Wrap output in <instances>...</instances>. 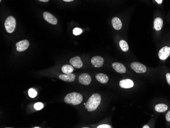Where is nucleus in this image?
Returning a JSON list of instances; mask_svg holds the SVG:
<instances>
[{
	"label": "nucleus",
	"mask_w": 170,
	"mask_h": 128,
	"mask_svg": "<svg viewBox=\"0 0 170 128\" xmlns=\"http://www.w3.org/2000/svg\"><path fill=\"white\" fill-rule=\"evenodd\" d=\"M29 96L30 98H35L37 95V92L36 91L33 89V88H30L28 91Z\"/></svg>",
	"instance_id": "20"
},
{
	"label": "nucleus",
	"mask_w": 170,
	"mask_h": 128,
	"mask_svg": "<svg viewBox=\"0 0 170 128\" xmlns=\"http://www.w3.org/2000/svg\"><path fill=\"white\" fill-rule=\"evenodd\" d=\"M166 79L167 80V82L170 85V73H167L166 74Z\"/></svg>",
	"instance_id": "25"
},
{
	"label": "nucleus",
	"mask_w": 170,
	"mask_h": 128,
	"mask_svg": "<svg viewBox=\"0 0 170 128\" xmlns=\"http://www.w3.org/2000/svg\"><path fill=\"white\" fill-rule=\"evenodd\" d=\"M154 28L156 31H160L162 28L163 20L160 17H157L154 20Z\"/></svg>",
	"instance_id": "16"
},
{
	"label": "nucleus",
	"mask_w": 170,
	"mask_h": 128,
	"mask_svg": "<svg viewBox=\"0 0 170 128\" xmlns=\"http://www.w3.org/2000/svg\"><path fill=\"white\" fill-rule=\"evenodd\" d=\"M79 83L84 85H88L91 82V77L88 73H82L79 78Z\"/></svg>",
	"instance_id": "7"
},
{
	"label": "nucleus",
	"mask_w": 170,
	"mask_h": 128,
	"mask_svg": "<svg viewBox=\"0 0 170 128\" xmlns=\"http://www.w3.org/2000/svg\"><path fill=\"white\" fill-rule=\"evenodd\" d=\"M166 120L169 122H170V111H169L167 113L166 115Z\"/></svg>",
	"instance_id": "24"
},
{
	"label": "nucleus",
	"mask_w": 170,
	"mask_h": 128,
	"mask_svg": "<svg viewBox=\"0 0 170 128\" xmlns=\"http://www.w3.org/2000/svg\"><path fill=\"white\" fill-rule=\"evenodd\" d=\"M130 67L132 69H133L134 71H136L137 73H144L147 71L146 66L142 63L138 62H132L130 64Z\"/></svg>",
	"instance_id": "4"
},
{
	"label": "nucleus",
	"mask_w": 170,
	"mask_h": 128,
	"mask_svg": "<svg viewBox=\"0 0 170 128\" xmlns=\"http://www.w3.org/2000/svg\"><path fill=\"white\" fill-rule=\"evenodd\" d=\"M101 96L98 94H94L89 98L86 104H85V108L88 111H93L96 110L101 102Z\"/></svg>",
	"instance_id": "1"
},
{
	"label": "nucleus",
	"mask_w": 170,
	"mask_h": 128,
	"mask_svg": "<svg viewBox=\"0 0 170 128\" xmlns=\"http://www.w3.org/2000/svg\"><path fill=\"white\" fill-rule=\"evenodd\" d=\"M97 128H111V126L107 125H102L97 127Z\"/></svg>",
	"instance_id": "23"
},
{
	"label": "nucleus",
	"mask_w": 170,
	"mask_h": 128,
	"mask_svg": "<svg viewBox=\"0 0 170 128\" xmlns=\"http://www.w3.org/2000/svg\"><path fill=\"white\" fill-rule=\"evenodd\" d=\"M63 1H64V2H71V1H73L74 0H63Z\"/></svg>",
	"instance_id": "28"
},
{
	"label": "nucleus",
	"mask_w": 170,
	"mask_h": 128,
	"mask_svg": "<svg viewBox=\"0 0 170 128\" xmlns=\"http://www.w3.org/2000/svg\"><path fill=\"white\" fill-rule=\"evenodd\" d=\"M119 85L123 88H130L134 86V82L130 79L122 80L120 81Z\"/></svg>",
	"instance_id": "12"
},
{
	"label": "nucleus",
	"mask_w": 170,
	"mask_h": 128,
	"mask_svg": "<svg viewBox=\"0 0 170 128\" xmlns=\"http://www.w3.org/2000/svg\"><path fill=\"white\" fill-rule=\"evenodd\" d=\"M112 67L116 71L120 73H125L126 71L125 66L119 62H114L112 64Z\"/></svg>",
	"instance_id": "11"
},
{
	"label": "nucleus",
	"mask_w": 170,
	"mask_h": 128,
	"mask_svg": "<svg viewBox=\"0 0 170 128\" xmlns=\"http://www.w3.org/2000/svg\"><path fill=\"white\" fill-rule=\"evenodd\" d=\"M143 128H150V127H149V126H147V125H145V126H143Z\"/></svg>",
	"instance_id": "29"
},
{
	"label": "nucleus",
	"mask_w": 170,
	"mask_h": 128,
	"mask_svg": "<svg viewBox=\"0 0 170 128\" xmlns=\"http://www.w3.org/2000/svg\"><path fill=\"white\" fill-rule=\"evenodd\" d=\"M111 23H112V25L113 26L115 30H119L121 29L122 24L121 21L118 17H114L111 20Z\"/></svg>",
	"instance_id": "14"
},
{
	"label": "nucleus",
	"mask_w": 170,
	"mask_h": 128,
	"mask_svg": "<svg viewBox=\"0 0 170 128\" xmlns=\"http://www.w3.org/2000/svg\"><path fill=\"white\" fill-rule=\"evenodd\" d=\"M91 62L95 67H101L104 63V59L100 56H94L92 58Z\"/></svg>",
	"instance_id": "10"
},
{
	"label": "nucleus",
	"mask_w": 170,
	"mask_h": 128,
	"mask_svg": "<svg viewBox=\"0 0 170 128\" xmlns=\"http://www.w3.org/2000/svg\"><path fill=\"white\" fill-rule=\"evenodd\" d=\"M83 96L81 94L77 92H72L68 94L64 98V101L67 104L77 105L83 101Z\"/></svg>",
	"instance_id": "2"
},
{
	"label": "nucleus",
	"mask_w": 170,
	"mask_h": 128,
	"mask_svg": "<svg viewBox=\"0 0 170 128\" xmlns=\"http://www.w3.org/2000/svg\"><path fill=\"white\" fill-rule=\"evenodd\" d=\"M83 32V30L82 29L79 28H75L73 30V34L75 35H79L81 34Z\"/></svg>",
	"instance_id": "22"
},
{
	"label": "nucleus",
	"mask_w": 170,
	"mask_h": 128,
	"mask_svg": "<svg viewBox=\"0 0 170 128\" xmlns=\"http://www.w3.org/2000/svg\"><path fill=\"white\" fill-rule=\"evenodd\" d=\"M4 25L7 32L9 33H12L14 32L16 27L15 19L13 16H9L6 18Z\"/></svg>",
	"instance_id": "3"
},
{
	"label": "nucleus",
	"mask_w": 170,
	"mask_h": 128,
	"mask_svg": "<svg viewBox=\"0 0 170 128\" xmlns=\"http://www.w3.org/2000/svg\"><path fill=\"white\" fill-rule=\"evenodd\" d=\"M2 1V0H0V2H1Z\"/></svg>",
	"instance_id": "31"
},
{
	"label": "nucleus",
	"mask_w": 170,
	"mask_h": 128,
	"mask_svg": "<svg viewBox=\"0 0 170 128\" xmlns=\"http://www.w3.org/2000/svg\"><path fill=\"white\" fill-rule=\"evenodd\" d=\"M156 2L158 3V4H160L162 3V0H155Z\"/></svg>",
	"instance_id": "26"
},
{
	"label": "nucleus",
	"mask_w": 170,
	"mask_h": 128,
	"mask_svg": "<svg viewBox=\"0 0 170 128\" xmlns=\"http://www.w3.org/2000/svg\"><path fill=\"white\" fill-rule=\"evenodd\" d=\"M168 106L166 104H159L156 105L155 107V110L157 112H164L168 110Z\"/></svg>",
	"instance_id": "17"
},
{
	"label": "nucleus",
	"mask_w": 170,
	"mask_h": 128,
	"mask_svg": "<svg viewBox=\"0 0 170 128\" xmlns=\"http://www.w3.org/2000/svg\"><path fill=\"white\" fill-rule=\"evenodd\" d=\"M96 79L102 84H105L109 81V77L103 73H98L96 75Z\"/></svg>",
	"instance_id": "15"
},
{
	"label": "nucleus",
	"mask_w": 170,
	"mask_h": 128,
	"mask_svg": "<svg viewBox=\"0 0 170 128\" xmlns=\"http://www.w3.org/2000/svg\"><path fill=\"white\" fill-rule=\"evenodd\" d=\"M34 128H40V127H34Z\"/></svg>",
	"instance_id": "30"
},
{
	"label": "nucleus",
	"mask_w": 170,
	"mask_h": 128,
	"mask_svg": "<svg viewBox=\"0 0 170 128\" xmlns=\"http://www.w3.org/2000/svg\"><path fill=\"white\" fill-rule=\"evenodd\" d=\"M43 107H44L43 104L40 102L36 103V104H35L34 106L35 109H36V110H41L43 108Z\"/></svg>",
	"instance_id": "21"
},
{
	"label": "nucleus",
	"mask_w": 170,
	"mask_h": 128,
	"mask_svg": "<svg viewBox=\"0 0 170 128\" xmlns=\"http://www.w3.org/2000/svg\"><path fill=\"white\" fill-rule=\"evenodd\" d=\"M61 69H62V71L63 73H65V74L72 73L74 70L73 66L70 65H64L62 67Z\"/></svg>",
	"instance_id": "18"
},
{
	"label": "nucleus",
	"mask_w": 170,
	"mask_h": 128,
	"mask_svg": "<svg viewBox=\"0 0 170 128\" xmlns=\"http://www.w3.org/2000/svg\"><path fill=\"white\" fill-rule=\"evenodd\" d=\"M30 43L28 40H23L16 43V50L18 52H23L26 50L29 47Z\"/></svg>",
	"instance_id": "6"
},
{
	"label": "nucleus",
	"mask_w": 170,
	"mask_h": 128,
	"mask_svg": "<svg viewBox=\"0 0 170 128\" xmlns=\"http://www.w3.org/2000/svg\"><path fill=\"white\" fill-rule=\"evenodd\" d=\"M69 62L72 65L73 67H75L77 69H80L82 67L83 65V62L82 61L81 58L78 56L73 57L69 60Z\"/></svg>",
	"instance_id": "9"
},
{
	"label": "nucleus",
	"mask_w": 170,
	"mask_h": 128,
	"mask_svg": "<svg viewBox=\"0 0 170 128\" xmlns=\"http://www.w3.org/2000/svg\"><path fill=\"white\" fill-rule=\"evenodd\" d=\"M170 55V48L168 47H163L160 49L158 53V57L162 60H164L168 58Z\"/></svg>",
	"instance_id": "5"
},
{
	"label": "nucleus",
	"mask_w": 170,
	"mask_h": 128,
	"mask_svg": "<svg viewBox=\"0 0 170 128\" xmlns=\"http://www.w3.org/2000/svg\"><path fill=\"white\" fill-rule=\"evenodd\" d=\"M119 45L120 48L123 52H127L129 49V47L128 45V43L126 41L123 40H122L119 42Z\"/></svg>",
	"instance_id": "19"
},
{
	"label": "nucleus",
	"mask_w": 170,
	"mask_h": 128,
	"mask_svg": "<svg viewBox=\"0 0 170 128\" xmlns=\"http://www.w3.org/2000/svg\"><path fill=\"white\" fill-rule=\"evenodd\" d=\"M43 15L44 19L47 21V22H49L51 24H57L58 22L57 18L50 13L48 12H45L43 13Z\"/></svg>",
	"instance_id": "8"
},
{
	"label": "nucleus",
	"mask_w": 170,
	"mask_h": 128,
	"mask_svg": "<svg viewBox=\"0 0 170 128\" xmlns=\"http://www.w3.org/2000/svg\"><path fill=\"white\" fill-rule=\"evenodd\" d=\"M39 1L43 2H47L49 1V0H39Z\"/></svg>",
	"instance_id": "27"
},
{
	"label": "nucleus",
	"mask_w": 170,
	"mask_h": 128,
	"mask_svg": "<svg viewBox=\"0 0 170 128\" xmlns=\"http://www.w3.org/2000/svg\"><path fill=\"white\" fill-rule=\"evenodd\" d=\"M59 78L60 79L64 81L71 82L75 81V74L72 73H67L66 75H61L59 76Z\"/></svg>",
	"instance_id": "13"
}]
</instances>
